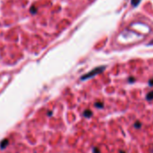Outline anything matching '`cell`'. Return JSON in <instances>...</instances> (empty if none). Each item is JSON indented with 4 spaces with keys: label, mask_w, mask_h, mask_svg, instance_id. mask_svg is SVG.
Instances as JSON below:
<instances>
[{
    "label": "cell",
    "mask_w": 153,
    "mask_h": 153,
    "mask_svg": "<svg viewBox=\"0 0 153 153\" xmlns=\"http://www.w3.org/2000/svg\"><path fill=\"white\" fill-rule=\"evenodd\" d=\"M149 84H150V85H152V84H153V79H152V80H151V81L149 82Z\"/></svg>",
    "instance_id": "obj_9"
},
{
    "label": "cell",
    "mask_w": 153,
    "mask_h": 153,
    "mask_svg": "<svg viewBox=\"0 0 153 153\" xmlns=\"http://www.w3.org/2000/svg\"><path fill=\"white\" fill-rule=\"evenodd\" d=\"M141 1V0H131V5H132V7H137L139 4H140V2Z\"/></svg>",
    "instance_id": "obj_3"
},
{
    "label": "cell",
    "mask_w": 153,
    "mask_h": 153,
    "mask_svg": "<svg viewBox=\"0 0 153 153\" xmlns=\"http://www.w3.org/2000/svg\"><path fill=\"white\" fill-rule=\"evenodd\" d=\"M121 153H123V151H121Z\"/></svg>",
    "instance_id": "obj_11"
},
{
    "label": "cell",
    "mask_w": 153,
    "mask_h": 153,
    "mask_svg": "<svg viewBox=\"0 0 153 153\" xmlns=\"http://www.w3.org/2000/svg\"><path fill=\"white\" fill-rule=\"evenodd\" d=\"M135 127H140V122H136L135 123Z\"/></svg>",
    "instance_id": "obj_7"
},
{
    "label": "cell",
    "mask_w": 153,
    "mask_h": 153,
    "mask_svg": "<svg viewBox=\"0 0 153 153\" xmlns=\"http://www.w3.org/2000/svg\"><path fill=\"white\" fill-rule=\"evenodd\" d=\"M147 99H148V100H151V99H153V92L149 93V95H148V97H147Z\"/></svg>",
    "instance_id": "obj_5"
},
{
    "label": "cell",
    "mask_w": 153,
    "mask_h": 153,
    "mask_svg": "<svg viewBox=\"0 0 153 153\" xmlns=\"http://www.w3.org/2000/svg\"><path fill=\"white\" fill-rule=\"evenodd\" d=\"M84 115H85L86 117H90V115H92V113H91L90 111H86V112L84 113Z\"/></svg>",
    "instance_id": "obj_4"
},
{
    "label": "cell",
    "mask_w": 153,
    "mask_h": 153,
    "mask_svg": "<svg viewBox=\"0 0 153 153\" xmlns=\"http://www.w3.org/2000/svg\"><path fill=\"white\" fill-rule=\"evenodd\" d=\"M105 69V67H99V68H97L95 69H93L92 71H90L89 73H88L86 76H82V80L86 79H88V78H91V76H93L94 75H97L98 73H100L101 71H103Z\"/></svg>",
    "instance_id": "obj_1"
},
{
    "label": "cell",
    "mask_w": 153,
    "mask_h": 153,
    "mask_svg": "<svg viewBox=\"0 0 153 153\" xmlns=\"http://www.w3.org/2000/svg\"><path fill=\"white\" fill-rule=\"evenodd\" d=\"M150 44H153V41H152V42H150Z\"/></svg>",
    "instance_id": "obj_10"
},
{
    "label": "cell",
    "mask_w": 153,
    "mask_h": 153,
    "mask_svg": "<svg viewBox=\"0 0 153 153\" xmlns=\"http://www.w3.org/2000/svg\"><path fill=\"white\" fill-rule=\"evenodd\" d=\"M30 12H31L32 14H35V13H36V7H32L31 9H30Z\"/></svg>",
    "instance_id": "obj_6"
},
{
    "label": "cell",
    "mask_w": 153,
    "mask_h": 153,
    "mask_svg": "<svg viewBox=\"0 0 153 153\" xmlns=\"http://www.w3.org/2000/svg\"><path fill=\"white\" fill-rule=\"evenodd\" d=\"M7 144H8V140L6 139V140H2V142L0 143V147H1L2 149H4V148H6L7 146Z\"/></svg>",
    "instance_id": "obj_2"
},
{
    "label": "cell",
    "mask_w": 153,
    "mask_h": 153,
    "mask_svg": "<svg viewBox=\"0 0 153 153\" xmlns=\"http://www.w3.org/2000/svg\"><path fill=\"white\" fill-rule=\"evenodd\" d=\"M97 106H103V104H97Z\"/></svg>",
    "instance_id": "obj_8"
}]
</instances>
